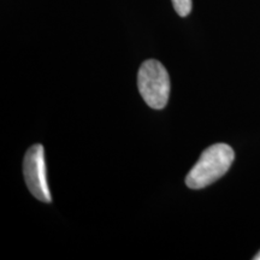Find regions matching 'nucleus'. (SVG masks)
<instances>
[{
	"label": "nucleus",
	"mask_w": 260,
	"mask_h": 260,
	"mask_svg": "<svg viewBox=\"0 0 260 260\" xmlns=\"http://www.w3.org/2000/svg\"><path fill=\"white\" fill-rule=\"evenodd\" d=\"M235 153L226 144H216L206 148L186 177L190 189H203L224 176L232 167Z\"/></svg>",
	"instance_id": "obj_1"
},
{
	"label": "nucleus",
	"mask_w": 260,
	"mask_h": 260,
	"mask_svg": "<svg viewBox=\"0 0 260 260\" xmlns=\"http://www.w3.org/2000/svg\"><path fill=\"white\" fill-rule=\"evenodd\" d=\"M138 87L149 107L161 110L167 106L170 96V77L160 61L149 59L142 63L138 74Z\"/></svg>",
	"instance_id": "obj_2"
},
{
	"label": "nucleus",
	"mask_w": 260,
	"mask_h": 260,
	"mask_svg": "<svg viewBox=\"0 0 260 260\" xmlns=\"http://www.w3.org/2000/svg\"><path fill=\"white\" fill-rule=\"evenodd\" d=\"M23 175L32 197L42 203H51L52 198L47 183L45 149L42 145H34L27 151L23 160Z\"/></svg>",
	"instance_id": "obj_3"
},
{
	"label": "nucleus",
	"mask_w": 260,
	"mask_h": 260,
	"mask_svg": "<svg viewBox=\"0 0 260 260\" xmlns=\"http://www.w3.org/2000/svg\"><path fill=\"white\" fill-rule=\"evenodd\" d=\"M175 11L181 17H186L191 11V0H171Z\"/></svg>",
	"instance_id": "obj_4"
},
{
	"label": "nucleus",
	"mask_w": 260,
	"mask_h": 260,
	"mask_svg": "<svg viewBox=\"0 0 260 260\" xmlns=\"http://www.w3.org/2000/svg\"><path fill=\"white\" fill-rule=\"evenodd\" d=\"M253 259H254V260H260V251H259L258 253H256L255 256H254V258H253Z\"/></svg>",
	"instance_id": "obj_5"
}]
</instances>
